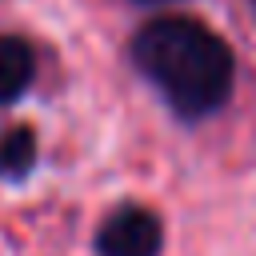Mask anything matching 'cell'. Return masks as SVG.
Instances as JSON below:
<instances>
[{"instance_id": "1", "label": "cell", "mask_w": 256, "mask_h": 256, "mask_svg": "<svg viewBox=\"0 0 256 256\" xmlns=\"http://www.w3.org/2000/svg\"><path fill=\"white\" fill-rule=\"evenodd\" d=\"M136 72L164 96V104L184 120L216 116L236 84V56L224 36H216L204 20L192 16H160L148 20L132 36Z\"/></svg>"}, {"instance_id": "2", "label": "cell", "mask_w": 256, "mask_h": 256, "mask_svg": "<svg viewBox=\"0 0 256 256\" xmlns=\"http://www.w3.org/2000/svg\"><path fill=\"white\" fill-rule=\"evenodd\" d=\"M164 224L156 212L140 204L116 208L96 232V256H160Z\"/></svg>"}, {"instance_id": "3", "label": "cell", "mask_w": 256, "mask_h": 256, "mask_svg": "<svg viewBox=\"0 0 256 256\" xmlns=\"http://www.w3.org/2000/svg\"><path fill=\"white\" fill-rule=\"evenodd\" d=\"M32 76H36L32 44L20 40V36L0 32V108H4V104H16V100L28 92Z\"/></svg>"}, {"instance_id": "4", "label": "cell", "mask_w": 256, "mask_h": 256, "mask_svg": "<svg viewBox=\"0 0 256 256\" xmlns=\"http://www.w3.org/2000/svg\"><path fill=\"white\" fill-rule=\"evenodd\" d=\"M32 168H36V132L28 124H16L0 136V176L24 180Z\"/></svg>"}, {"instance_id": "5", "label": "cell", "mask_w": 256, "mask_h": 256, "mask_svg": "<svg viewBox=\"0 0 256 256\" xmlns=\"http://www.w3.org/2000/svg\"><path fill=\"white\" fill-rule=\"evenodd\" d=\"M136 4H172V0H136Z\"/></svg>"}, {"instance_id": "6", "label": "cell", "mask_w": 256, "mask_h": 256, "mask_svg": "<svg viewBox=\"0 0 256 256\" xmlns=\"http://www.w3.org/2000/svg\"><path fill=\"white\" fill-rule=\"evenodd\" d=\"M252 4H256V0H252Z\"/></svg>"}]
</instances>
